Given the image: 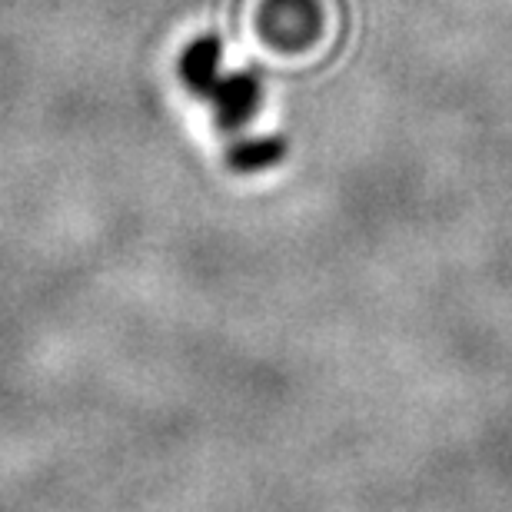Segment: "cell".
<instances>
[{"mask_svg":"<svg viewBox=\"0 0 512 512\" xmlns=\"http://www.w3.org/2000/svg\"><path fill=\"white\" fill-rule=\"evenodd\" d=\"M193 94L210 100L220 130L240 133L250 124L256 107H260V80L253 74H220L217 70V74H210Z\"/></svg>","mask_w":512,"mask_h":512,"instance_id":"cell-1","label":"cell"},{"mask_svg":"<svg viewBox=\"0 0 512 512\" xmlns=\"http://www.w3.org/2000/svg\"><path fill=\"white\" fill-rule=\"evenodd\" d=\"M220 70V40L217 37H200L183 50L180 57V80L190 90H197L203 80Z\"/></svg>","mask_w":512,"mask_h":512,"instance_id":"cell-2","label":"cell"},{"mask_svg":"<svg viewBox=\"0 0 512 512\" xmlns=\"http://www.w3.org/2000/svg\"><path fill=\"white\" fill-rule=\"evenodd\" d=\"M283 157V143L280 140H243L230 150V167L240 173H253L263 167H273Z\"/></svg>","mask_w":512,"mask_h":512,"instance_id":"cell-3","label":"cell"}]
</instances>
